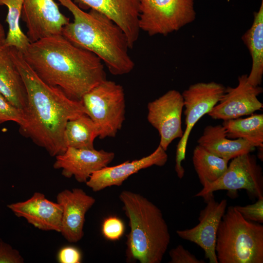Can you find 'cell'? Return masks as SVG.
<instances>
[{"label":"cell","mask_w":263,"mask_h":263,"mask_svg":"<svg viewBox=\"0 0 263 263\" xmlns=\"http://www.w3.org/2000/svg\"><path fill=\"white\" fill-rule=\"evenodd\" d=\"M225 89L222 84L213 81L199 82L191 85L182 93L185 108L186 128L176 151L175 170L179 179H182L185 174L181 164L185 159L187 143L192 128L219 102Z\"/></svg>","instance_id":"obj_8"},{"label":"cell","mask_w":263,"mask_h":263,"mask_svg":"<svg viewBox=\"0 0 263 263\" xmlns=\"http://www.w3.org/2000/svg\"><path fill=\"white\" fill-rule=\"evenodd\" d=\"M57 0L74 17L73 21L63 27L62 35L96 55L113 75L127 74L133 69L127 37L114 21L95 10L85 12L72 0Z\"/></svg>","instance_id":"obj_3"},{"label":"cell","mask_w":263,"mask_h":263,"mask_svg":"<svg viewBox=\"0 0 263 263\" xmlns=\"http://www.w3.org/2000/svg\"><path fill=\"white\" fill-rule=\"evenodd\" d=\"M204 198L206 206L200 212L199 223L195 226L184 230H178L176 233L181 238L193 242L204 251L206 258L210 263H218L215 251L218 228L226 211L227 200L220 202L214 199L213 193Z\"/></svg>","instance_id":"obj_11"},{"label":"cell","mask_w":263,"mask_h":263,"mask_svg":"<svg viewBox=\"0 0 263 263\" xmlns=\"http://www.w3.org/2000/svg\"><path fill=\"white\" fill-rule=\"evenodd\" d=\"M262 92L260 86L248 82L247 75H242L238 77V85L225 88L219 102L207 114L213 119L223 121L251 114L263 108L257 98Z\"/></svg>","instance_id":"obj_13"},{"label":"cell","mask_w":263,"mask_h":263,"mask_svg":"<svg viewBox=\"0 0 263 263\" xmlns=\"http://www.w3.org/2000/svg\"><path fill=\"white\" fill-rule=\"evenodd\" d=\"M13 121L21 126L24 122L23 112L9 102L0 94V125Z\"/></svg>","instance_id":"obj_26"},{"label":"cell","mask_w":263,"mask_h":263,"mask_svg":"<svg viewBox=\"0 0 263 263\" xmlns=\"http://www.w3.org/2000/svg\"><path fill=\"white\" fill-rule=\"evenodd\" d=\"M195 197H203L214 191L226 190L229 193L245 189L253 198L263 196L262 168L255 155L250 153L232 159L224 173L216 181L205 184Z\"/></svg>","instance_id":"obj_9"},{"label":"cell","mask_w":263,"mask_h":263,"mask_svg":"<svg viewBox=\"0 0 263 263\" xmlns=\"http://www.w3.org/2000/svg\"><path fill=\"white\" fill-rule=\"evenodd\" d=\"M6 35L3 26L0 22V50H2L4 47Z\"/></svg>","instance_id":"obj_32"},{"label":"cell","mask_w":263,"mask_h":263,"mask_svg":"<svg viewBox=\"0 0 263 263\" xmlns=\"http://www.w3.org/2000/svg\"><path fill=\"white\" fill-rule=\"evenodd\" d=\"M101 231L103 236L112 241L118 240L125 232V225L121 219L116 216L105 218L102 224Z\"/></svg>","instance_id":"obj_27"},{"label":"cell","mask_w":263,"mask_h":263,"mask_svg":"<svg viewBox=\"0 0 263 263\" xmlns=\"http://www.w3.org/2000/svg\"><path fill=\"white\" fill-rule=\"evenodd\" d=\"M114 157L113 152L103 150L67 148L56 156L53 167L61 169L64 177L74 176L79 183H86L93 172L108 166Z\"/></svg>","instance_id":"obj_14"},{"label":"cell","mask_w":263,"mask_h":263,"mask_svg":"<svg viewBox=\"0 0 263 263\" xmlns=\"http://www.w3.org/2000/svg\"><path fill=\"white\" fill-rule=\"evenodd\" d=\"M139 27L149 36H167L195 19L194 0H138Z\"/></svg>","instance_id":"obj_7"},{"label":"cell","mask_w":263,"mask_h":263,"mask_svg":"<svg viewBox=\"0 0 263 263\" xmlns=\"http://www.w3.org/2000/svg\"><path fill=\"white\" fill-rule=\"evenodd\" d=\"M215 251L219 263H263V226L228 207L218 228Z\"/></svg>","instance_id":"obj_5"},{"label":"cell","mask_w":263,"mask_h":263,"mask_svg":"<svg viewBox=\"0 0 263 263\" xmlns=\"http://www.w3.org/2000/svg\"><path fill=\"white\" fill-rule=\"evenodd\" d=\"M98 130L93 120L86 114L70 120L64 132L66 148L94 149V140L98 137Z\"/></svg>","instance_id":"obj_22"},{"label":"cell","mask_w":263,"mask_h":263,"mask_svg":"<svg viewBox=\"0 0 263 263\" xmlns=\"http://www.w3.org/2000/svg\"><path fill=\"white\" fill-rule=\"evenodd\" d=\"M234 207L245 219L260 224L263 223V196L258 198L253 204Z\"/></svg>","instance_id":"obj_28"},{"label":"cell","mask_w":263,"mask_h":263,"mask_svg":"<svg viewBox=\"0 0 263 263\" xmlns=\"http://www.w3.org/2000/svg\"><path fill=\"white\" fill-rule=\"evenodd\" d=\"M24 82L27 95L21 133L45 149L52 156L66 148L64 132L67 123L87 112L81 101L71 99L60 89L43 81L14 47H7Z\"/></svg>","instance_id":"obj_1"},{"label":"cell","mask_w":263,"mask_h":263,"mask_svg":"<svg viewBox=\"0 0 263 263\" xmlns=\"http://www.w3.org/2000/svg\"><path fill=\"white\" fill-rule=\"evenodd\" d=\"M197 142L199 145L209 152L228 161L250 153L256 148L245 139L227 138L222 125L206 127Z\"/></svg>","instance_id":"obj_19"},{"label":"cell","mask_w":263,"mask_h":263,"mask_svg":"<svg viewBox=\"0 0 263 263\" xmlns=\"http://www.w3.org/2000/svg\"><path fill=\"white\" fill-rule=\"evenodd\" d=\"M81 259L80 250L72 246L63 247L57 254V260L60 263H80Z\"/></svg>","instance_id":"obj_31"},{"label":"cell","mask_w":263,"mask_h":263,"mask_svg":"<svg viewBox=\"0 0 263 263\" xmlns=\"http://www.w3.org/2000/svg\"><path fill=\"white\" fill-rule=\"evenodd\" d=\"M22 54L43 81L74 100L81 101L85 94L107 79L101 60L62 35L31 42Z\"/></svg>","instance_id":"obj_2"},{"label":"cell","mask_w":263,"mask_h":263,"mask_svg":"<svg viewBox=\"0 0 263 263\" xmlns=\"http://www.w3.org/2000/svg\"><path fill=\"white\" fill-rule=\"evenodd\" d=\"M62 209L60 233L69 242L76 243L83 237L87 212L95 202L93 197L82 189H64L56 196Z\"/></svg>","instance_id":"obj_15"},{"label":"cell","mask_w":263,"mask_h":263,"mask_svg":"<svg viewBox=\"0 0 263 263\" xmlns=\"http://www.w3.org/2000/svg\"><path fill=\"white\" fill-rule=\"evenodd\" d=\"M7 207L17 217L24 218L40 230L60 233L62 207L58 203L47 199L42 193L36 192L28 200L10 204Z\"/></svg>","instance_id":"obj_18"},{"label":"cell","mask_w":263,"mask_h":263,"mask_svg":"<svg viewBox=\"0 0 263 263\" xmlns=\"http://www.w3.org/2000/svg\"><path fill=\"white\" fill-rule=\"evenodd\" d=\"M226 137L230 139L242 138L255 147H263V114H251L244 118L224 120L222 124Z\"/></svg>","instance_id":"obj_23"},{"label":"cell","mask_w":263,"mask_h":263,"mask_svg":"<svg viewBox=\"0 0 263 263\" xmlns=\"http://www.w3.org/2000/svg\"><path fill=\"white\" fill-rule=\"evenodd\" d=\"M192 161L203 186L218 179L226 170L229 162L212 154L199 145L193 150Z\"/></svg>","instance_id":"obj_24"},{"label":"cell","mask_w":263,"mask_h":263,"mask_svg":"<svg viewBox=\"0 0 263 263\" xmlns=\"http://www.w3.org/2000/svg\"><path fill=\"white\" fill-rule=\"evenodd\" d=\"M168 159L166 151L159 145L148 156L132 161H127L114 166H107L93 172L86 184L94 192L111 186H120L130 176L141 169L152 166H164Z\"/></svg>","instance_id":"obj_17"},{"label":"cell","mask_w":263,"mask_h":263,"mask_svg":"<svg viewBox=\"0 0 263 263\" xmlns=\"http://www.w3.org/2000/svg\"><path fill=\"white\" fill-rule=\"evenodd\" d=\"M0 94L23 111L27 101L26 88L6 47L0 50Z\"/></svg>","instance_id":"obj_20"},{"label":"cell","mask_w":263,"mask_h":263,"mask_svg":"<svg viewBox=\"0 0 263 263\" xmlns=\"http://www.w3.org/2000/svg\"><path fill=\"white\" fill-rule=\"evenodd\" d=\"M252 58L250 73L247 75L248 82L258 86L262 82L263 75V0L258 12L254 13L250 28L242 37Z\"/></svg>","instance_id":"obj_21"},{"label":"cell","mask_w":263,"mask_h":263,"mask_svg":"<svg viewBox=\"0 0 263 263\" xmlns=\"http://www.w3.org/2000/svg\"><path fill=\"white\" fill-rule=\"evenodd\" d=\"M87 114L98 130V137H114L125 120V95L123 87L106 79L82 98Z\"/></svg>","instance_id":"obj_6"},{"label":"cell","mask_w":263,"mask_h":263,"mask_svg":"<svg viewBox=\"0 0 263 263\" xmlns=\"http://www.w3.org/2000/svg\"><path fill=\"white\" fill-rule=\"evenodd\" d=\"M19 251L0 238V263H23Z\"/></svg>","instance_id":"obj_30"},{"label":"cell","mask_w":263,"mask_h":263,"mask_svg":"<svg viewBox=\"0 0 263 263\" xmlns=\"http://www.w3.org/2000/svg\"><path fill=\"white\" fill-rule=\"evenodd\" d=\"M21 18L31 42L62 35L63 27L70 22L54 0H23Z\"/></svg>","instance_id":"obj_12"},{"label":"cell","mask_w":263,"mask_h":263,"mask_svg":"<svg viewBox=\"0 0 263 263\" xmlns=\"http://www.w3.org/2000/svg\"><path fill=\"white\" fill-rule=\"evenodd\" d=\"M170 263H205L203 260H198L189 251L179 244L169 252Z\"/></svg>","instance_id":"obj_29"},{"label":"cell","mask_w":263,"mask_h":263,"mask_svg":"<svg viewBox=\"0 0 263 263\" xmlns=\"http://www.w3.org/2000/svg\"><path fill=\"white\" fill-rule=\"evenodd\" d=\"M23 0H0V5H6L8 13L6 21L8 31L4 42V47H14L22 53L28 47L31 42L22 32L19 24Z\"/></svg>","instance_id":"obj_25"},{"label":"cell","mask_w":263,"mask_h":263,"mask_svg":"<svg viewBox=\"0 0 263 263\" xmlns=\"http://www.w3.org/2000/svg\"><path fill=\"white\" fill-rule=\"evenodd\" d=\"M119 198L130 228L126 262L160 263L170 240L161 210L144 196L130 190L121 191Z\"/></svg>","instance_id":"obj_4"},{"label":"cell","mask_w":263,"mask_h":263,"mask_svg":"<svg viewBox=\"0 0 263 263\" xmlns=\"http://www.w3.org/2000/svg\"><path fill=\"white\" fill-rule=\"evenodd\" d=\"M183 108L182 94L175 90L168 91L148 104V121L158 132L159 145L166 151L174 139L181 138L183 135L181 120Z\"/></svg>","instance_id":"obj_10"},{"label":"cell","mask_w":263,"mask_h":263,"mask_svg":"<svg viewBox=\"0 0 263 263\" xmlns=\"http://www.w3.org/2000/svg\"><path fill=\"white\" fill-rule=\"evenodd\" d=\"M81 9L91 8L106 15L125 34L132 49L140 34L138 0H73Z\"/></svg>","instance_id":"obj_16"},{"label":"cell","mask_w":263,"mask_h":263,"mask_svg":"<svg viewBox=\"0 0 263 263\" xmlns=\"http://www.w3.org/2000/svg\"><path fill=\"white\" fill-rule=\"evenodd\" d=\"M263 147H258L259 150L258 156L261 160H263Z\"/></svg>","instance_id":"obj_33"}]
</instances>
